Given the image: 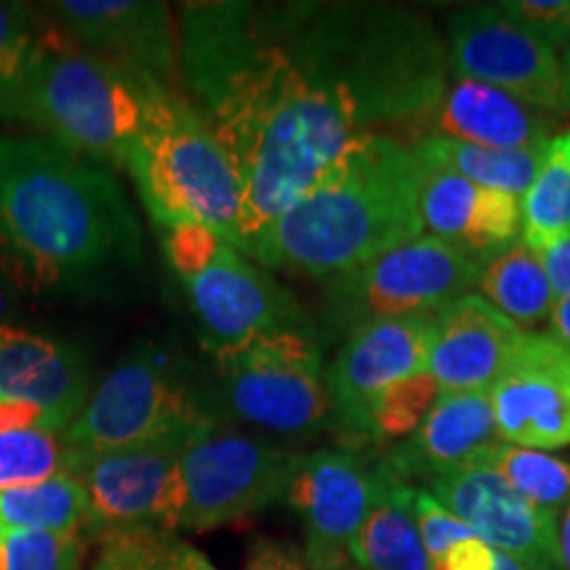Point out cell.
<instances>
[{
	"instance_id": "1",
	"label": "cell",
	"mask_w": 570,
	"mask_h": 570,
	"mask_svg": "<svg viewBox=\"0 0 570 570\" xmlns=\"http://www.w3.org/2000/svg\"><path fill=\"white\" fill-rule=\"evenodd\" d=\"M177 30L183 92L238 175L246 254L356 132L336 98L298 59L285 3H183Z\"/></svg>"
},
{
	"instance_id": "2",
	"label": "cell",
	"mask_w": 570,
	"mask_h": 570,
	"mask_svg": "<svg viewBox=\"0 0 570 570\" xmlns=\"http://www.w3.org/2000/svg\"><path fill=\"white\" fill-rule=\"evenodd\" d=\"M142 265V227L111 169L0 135V273L19 294L96 302L125 294Z\"/></svg>"
},
{
	"instance_id": "3",
	"label": "cell",
	"mask_w": 570,
	"mask_h": 570,
	"mask_svg": "<svg viewBox=\"0 0 570 570\" xmlns=\"http://www.w3.org/2000/svg\"><path fill=\"white\" fill-rule=\"evenodd\" d=\"M420 235L415 156L386 132H356L246 256L265 269L327 281Z\"/></svg>"
},
{
	"instance_id": "4",
	"label": "cell",
	"mask_w": 570,
	"mask_h": 570,
	"mask_svg": "<svg viewBox=\"0 0 570 570\" xmlns=\"http://www.w3.org/2000/svg\"><path fill=\"white\" fill-rule=\"evenodd\" d=\"M285 13L298 59L354 132L415 122L444 96L446 42L410 6L288 0Z\"/></svg>"
},
{
	"instance_id": "5",
	"label": "cell",
	"mask_w": 570,
	"mask_h": 570,
	"mask_svg": "<svg viewBox=\"0 0 570 570\" xmlns=\"http://www.w3.org/2000/svg\"><path fill=\"white\" fill-rule=\"evenodd\" d=\"M154 230L202 225L240 248V194L230 156L183 90L148 77L140 127L127 151Z\"/></svg>"
},
{
	"instance_id": "6",
	"label": "cell",
	"mask_w": 570,
	"mask_h": 570,
	"mask_svg": "<svg viewBox=\"0 0 570 570\" xmlns=\"http://www.w3.org/2000/svg\"><path fill=\"white\" fill-rule=\"evenodd\" d=\"M148 77L85 51L51 19L35 48L21 122L106 169H125L140 127Z\"/></svg>"
},
{
	"instance_id": "7",
	"label": "cell",
	"mask_w": 570,
	"mask_h": 570,
	"mask_svg": "<svg viewBox=\"0 0 570 570\" xmlns=\"http://www.w3.org/2000/svg\"><path fill=\"white\" fill-rule=\"evenodd\" d=\"M169 269L183 285L204 348L223 352L277 331L315 327L302 304L238 246L202 225L156 230Z\"/></svg>"
},
{
	"instance_id": "8",
	"label": "cell",
	"mask_w": 570,
	"mask_h": 570,
	"mask_svg": "<svg viewBox=\"0 0 570 570\" xmlns=\"http://www.w3.org/2000/svg\"><path fill=\"white\" fill-rule=\"evenodd\" d=\"M481 262L433 235L402 244L365 265L325 281L320 333L325 344L344 341L383 320L436 315L481 281Z\"/></svg>"
},
{
	"instance_id": "9",
	"label": "cell",
	"mask_w": 570,
	"mask_h": 570,
	"mask_svg": "<svg viewBox=\"0 0 570 570\" xmlns=\"http://www.w3.org/2000/svg\"><path fill=\"white\" fill-rule=\"evenodd\" d=\"M217 420L175 356L154 341H142L90 391L82 412L63 431V441L71 458H90L194 433Z\"/></svg>"
},
{
	"instance_id": "10",
	"label": "cell",
	"mask_w": 570,
	"mask_h": 570,
	"mask_svg": "<svg viewBox=\"0 0 570 570\" xmlns=\"http://www.w3.org/2000/svg\"><path fill=\"white\" fill-rule=\"evenodd\" d=\"M212 356L235 417L288 439L331 431L327 365L317 327L267 333Z\"/></svg>"
},
{
	"instance_id": "11",
	"label": "cell",
	"mask_w": 570,
	"mask_h": 570,
	"mask_svg": "<svg viewBox=\"0 0 570 570\" xmlns=\"http://www.w3.org/2000/svg\"><path fill=\"white\" fill-rule=\"evenodd\" d=\"M294 452L217 423L202 428L183 449L185 508L180 529L214 531L244 523L283 502Z\"/></svg>"
},
{
	"instance_id": "12",
	"label": "cell",
	"mask_w": 570,
	"mask_h": 570,
	"mask_svg": "<svg viewBox=\"0 0 570 570\" xmlns=\"http://www.w3.org/2000/svg\"><path fill=\"white\" fill-rule=\"evenodd\" d=\"M449 69L510 92L544 114H568L570 90L552 46L518 24L499 3L465 6L446 19Z\"/></svg>"
},
{
	"instance_id": "13",
	"label": "cell",
	"mask_w": 570,
	"mask_h": 570,
	"mask_svg": "<svg viewBox=\"0 0 570 570\" xmlns=\"http://www.w3.org/2000/svg\"><path fill=\"white\" fill-rule=\"evenodd\" d=\"M194 433H177L90 458H71L69 475L88 497L96 533L109 529H180L185 508L180 460Z\"/></svg>"
},
{
	"instance_id": "14",
	"label": "cell",
	"mask_w": 570,
	"mask_h": 570,
	"mask_svg": "<svg viewBox=\"0 0 570 570\" xmlns=\"http://www.w3.org/2000/svg\"><path fill=\"white\" fill-rule=\"evenodd\" d=\"M381 483V460L352 449L294 452L283 502L296 512L304 531L309 570H352L348 544L365 523Z\"/></svg>"
},
{
	"instance_id": "15",
	"label": "cell",
	"mask_w": 570,
	"mask_h": 570,
	"mask_svg": "<svg viewBox=\"0 0 570 570\" xmlns=\"http://www.w3.org/2000/svg\"><path fill=\"white\" fill-rule=\"evenodd\" d=\"M433 344V315L383 320L360 327L341 344L325 367L331 431L346 449L367 446V415L383 391L428 370Z\"/></svg>"
},
{
	"instance_id": "16",
	"label": "cell",
	"mask_w": 570,
	"mask_h": 570,
	"mask_svg": "<svg viewBox=\"0 0 570 570\" xmlns=\"http://www.w3.org/2000/svg\"><path fill=\"white\" fill-rule=\"evenodd\" d=\"M85 51L104 56L167 88L180 82L177 11L161 0H53L40 6Z\"/></svg>"
},
{
	"instance_id": "17",
	"label": "cell",
	"mask_w": 570,
	"mask_h": 570,
	"mask_svg": "<svg viewBox=\"0 0 570 570\" xmlns=\"http://www.w3.org/2000/svg\"><path fill=\"white\" fill-rule=\"evenodd\" d=\"M489 396L504 444L570 446V352L552 333L523 331Z\"/></svg>"
},
{
	"instance_id": "18",
	"label": "cell",
	"mask_w": 570,
	"mask_h": 570,
	"mask_svg": "<svg viewBox=\"0 0 570 570\" xmlns=\"http://www.w3.org/2000/svg\"><path fill=\"white\" fill-rule=\"evenodd\" d=\"M428 491L491 550L518 560L525 570H562L558 515L520 497L494 470L487 465L446 470L428 481Z\"/></svg>"
},
{
	"instance_id": "19",
	"label": "cell",
	"mask_w": 570,
	"mask_h": 570,
	"mask_svg": "<svg viewBox=\"0 0 570 570\" xmlns=\"http://www.w3.org/2000/svg\"><path fill=\"white\" fill-rule=\"evenodd\" d=\"M90 391V362L80 348L19 325L0 327V402L40 410L56 431H67Z\"/></svg>"
},
{
	"instance_id": "20",
	"label": "cell",
	"mask_w": 570,
	"mask_h": 570,
	"mask_svg": "<svg viewBox=\"0 0 570 570\" xmlns=\"http://www.w3.org/2000/svg\"><path fill=\"white\" fill-rule=\"evenodd\" d=\"M520 336L523 327L497 312L487 298L465 294L433 315L428 373L436 377L441 394L489 391Z\"/></svg>"
},
{
	"instance_id": "21",
	"label": "cell",
	"mask_w": 570,
	"mask_h": 570,
	"mask_svg": "<svg viewBox=\"0 0 570 570\" xmlns=\"http://www.w3.org/2000/svg\"><path fill=\"white\" fill-rule=\"evenodd\" d=\"M420 217L433 238L487 265L523 238L520 198L420 167Z\"/></svg>"
},
{
	"instance_id": "22",
	"label": "cell",
	"mask_w": 570,
	"mask_h": 570,
	"mask_svg": "<svg viewBox=\"0 0 570 570\" xmlns=\"http://www.w3.org/2000/svg\"><path fill=\"white\" fill-rule=\"evenodd\" d=\"M554 117L510 92L475 80H454L431 111L415 119V140L441 138L487 148H533L554 135Z\"/></svg>"
},
{
	"instance_id": "23",
	"label": "cell",
	"mask_w": 570,
	"mask_h": 570,
	"mask_svg": "<svg viewBox=\"0 0 570 570\" xmlns=\"http://www.w3.org/2000/svg\"><path fill=\"white\" fill-rule=\"evenodd\" d=\"M489 391L441 394L417 431L386 454L399 479H428L479 462L499 444Z\"/></svg>"
},
{
	"instance_id": "24",
	"label": "cell",
	"mask_w": 570,
	"mask_h": 570,
	"mask_svg": "<svg viewBox=\"0 0 570 570\" xmlns=\"http://www.w3.org/2000/svg\"><path fill=\"white\" fill-rule=\"evenodd\" d=\"M415 487L399 479L381 460L373 508L348 544V560L356 570H431L412 508Z\"/></svg>"
},
{
	"instance_id": "25",
	"label": "cell",
	"mask_w": 570,
	"mask_h": 570,
	"mask_svg": "<svg viewBox=\"0 0 570 570\" xmlns=\"http://www.w3.org/2000/svg\"><path fill=\"white\" fill-rule=\"evenodd\" d=\"M547 142L533 148H487L458 140L423 138L412 142L410 151L423 169L458 175L462 180L483 185V188L504 190V194L523 198L539 173Z\"/></svg>"
},
{
	"instance_id": "26",
	"label": "cell",
	"mask_w": 570,
	"mask_h": 570,
	"mask_svg": "<svg viewBox=\"0 0 570 570\" xmlns=\"http://www.w3.org/2000/svg\"><path fill=\"white\" fill-rule=\"evenodd\" d=\"M69 462L63 431L40 410L0 402V491L69 473Z\"/></svg>"
},
{
	"instance_id": "27",
	"label": "cell",
	"mask_w": 570,
	"mask_h": 570,
	"mask_svg": "<svg viewBox=\"0 0 570 570\" xmlns=\"http://www.w3.org/2000/svg\"><path fill=\"white\" fill-rule=\"evenodd\" d=\"M475 288L481 298H487L518 327H531L550 320L552 306L558 302L539 254L523 244V238L483 265Z\"/></svg>"
},
{
	"instance_id": "28",
	"label": "cell",
	"mask_w": 570,
	"mask_h": 570,
	"mask_svg": "<svg viewBox=\"0 0 570 570\" xmlns=\"http://www.w3.org/2000/svg\"><path fill=\"white\" fill-rule=\"evenodd\" d=\"M0 518L6 531H42L85 537L96 533L88 497L69 473L0 491Z\"/></svg>"
},
{
	"instance_id": "29",
	"label": "cell",
	"mask_w": 570,
	"mask_h": 570,
	"mask_svg": "<svg viewBox=\"0 0 570 570\" xmlns=\"http://www.w3.org/2000/svg\"><path fill=\"white\" fill-rule=\"evenodd\" d=\"M523 244L544 252L570 238V127L552 135L531 188L520 198Z\"/></svg>"
},
{
	"instance_id": "30",
	"label": "cell",
	"mask_w": 570,
	"mask_h": 570,
	"mask_svg": "<svg viewBox=\"0 0 570 570\" xmlns=\"http://www.w3.org/2000/svg\"><path fill=\"white\" fill-rule=\"evenodd\" d=\"M98 554L90 570H217L214 562L164 529H109L96 533Z\"/></svg>"
},
{
	"instance_id": "31",
	"label": "cell",
	"mask_w": 570,
	"mask_h": 570,
	"mask_svg": "<svg viewBox=\"0 0 570 570\" xmlns=\"http://www.w3.org/2000/svg\"><path fill=\"white\" fill-rule=\"evenodd\" d=\"M473 465H487L489 470L515 489L520 497L529 499L539 510L560 512L570 508V462L554 458L539 449H523L499 441Z\"/></svg>"
},
{
	"instance_id": "32",
	"label": "cell",
	"mask_w": 570,
	"mask_h": 570,
	"mask_svg": "<svg viewBox=\"0 0 570 570\" xmlns=\"http://www.w3.org/2000/svg\"><path fill=\"white\" fill-rule=\"evenodd\" d=\"M42 27V9L0 0V122H21L24 90Z\"/></svg>"
},
{
	"instance_id": "33",
	"label": "cell",
	"mask_w": 570,
	"mask_h": 570,
	"mask_svg": "<svg viewBox=\"0 0 570 570\" xmlns=\"http://www.w3.org/2000/svg\"><path fill=\"white\" fill-rule=\"evenodd\" d=\"M441 389L428 370L415 373L375 399L367 415V444H389L407 439L417 431L433 404L439 402Z\"/></svg>"
},
{
	"instance_id": "34",
	"label": "cell",
	"mask_w": 570,
	"mask_h": 570,
	"mask_svg": "<svg viewBox=\"0 0 570 570\" xmlns=\"http://www.w3.org/2000/svg\"><path fill=\"white\" fill-rule=\"evenodd\" d=\"M85 537L42 531H6L0 570H82Z\"/></svg>"
},
{
	"instance_id": "35",
	"label": "cell",
	"mask_w": 570,
	"mask_h": 570,
	"mask_svg": "<svg viewBox=\"0 0 570 570\" xmlns=\"http://www.w3.org/2000/svg\"><path fill=\"white\" fill-rule=\"evenodd\" d=\"M412 508H415V523H417L420 539H423L428 558H431V566L452 544H458L462 539L475 537V533L470 531L468 525L454 515V512H449L428 489H415Z\"/></svg>"
},
{
	"instance_id": "36",
	"label": "cell",
	"mask_w": 570,
	"mask_h": 570,
	"mask_svg": "<svg viewBox=\"0 0 570 570\" xmlns=\"http://www.w3.org/2000/svg\"><path fill=\"white\" fill-rule=\"evenodd\" d=\"M499 6L531 35L552 46L554 51L568 46L570 0H504Z\"/></svg>"
},
{
	"instance_id": "37",
	"label": "cell",
	"mask_w": 570,
	"mask_h": 570,
	"mask_svg": "<svg viewBox=\"0 0 570 570\" xmlns=\"http://www.w3.org/2000/svg\"><path fill=\"white\" fill-rule=\"evenodd\" d=\"M244 570H309L304 554L294 544H285L281 539L256 537L248 544Z\"/></svg>"
},
{
	"instance_id": "38",
	"label": "cell",
	"mask_w": 570,
	"mask_h": 570,
	"mask_svg": "<svg viewBox=\"0 0 570 570\" xmlns=\"http://www.w3.org/2000/svg\"><path fill=\"white\" fill-rule=\"evenodd\" d=\"M494 568H497V550H491L487 541L479 537L462 539L458 544H452L431 566V570H494Z\"/></svg>"
},
{
	"instance_id": "39",
	"label": "cell",
	"mask_w": 570,
	"mask_h": 570,
	"mask_svg": "<svg viewBox=\"0 0 570 570\" xmlns=\"http://www.w3.org/2000/svg\"><path fill=\"white\" fill-rule=\"evenodd\" d=\"M558 298H570V238L537 252Z\"/></svg>"
},
{
	"instance_id": "40",
	"label": "cell",
	"mask_w": 570,
	"mask_h": 570,
	"mask_svg": "<svg viewBox=\"0 0 570 570\" xmlns=\"http://www.w3.org/2000/svg\"><path fill=\"white\" fill-rule=\"evenodd\" d=\"M21 294L9 283V277L0 273V327L3 325H17L13 320L21 312Z\"/></svg>"
},
{
	"instance_id": "41",
	"label": "cell",
	"mask_w": 570,
	"mask_h": 570,
	"mask_svg": "<svg viewBox=\"0 0 570 570\" xmlns=\"http://www.w3.org/2000/svg\"><path fill=\"white\" fill-rule=\"evenodd\" d=\"M552 336L570 352V298H558L550 315Z\"/></svg>"
},
{
	"instance_id": "42",
	"label": "cell",
	"mask_w": 570,
	"mask_h": 570,
	"mask_svg": "<svg viewBox=\"0 0 570 570\" xmlns=\"http://www.w3.org/2000/svg\"><path fill=\"white\" fill-rule=\"evenodd\" d=\"M558 541H560L562 570H570V508L562 510L558 518Z\"/></svg>"
},
{
	"instance_id": "43",
	"label": "cell",
	"mask_w": 570,
	"mask_h": 570,
	"mask_svg": "<svg viewBox=\"0 0 570 570\" xmlns=\"http://www.w3.org/2000/svg\"><path fill=\"white\" fill-rule=\"evenodd\" d=\"M494 570H525L523 566H520L518 560H512V558H508V554H502V552H497V568Z\"/></svg>"
},
{
	"instance_id": "44",
	"label": "cell",
	"mask_w": 570,
	"mask_h": 570,
	"mask_svg": "<svg viewBox=\"0 0 570 570\" xmlns=\"http://www.w3.org/2000/svg\"><path fill=\"white\" fill-rule=\"evenodd\" d=\"M560 63H562V75H566V82H568V90H570V40H568V46L562 48Z\"/></svg>"
},
{
	"instance_id": "45",
	"label": "cell",
	"mask_w": 570,
	"mask_h": 570,
	"mask_svg": "<svg viewBox=\"0 0 570 570\" xmlns=\"http://www.w3.org/2000/svg\"><path fill=\"white\" fill-rule=\"evenodd\" d=\"M3 533H6V525H3V518H0V539H3Z\"/></svg>"
},
{
	"instance_id": "46",
	"label": "cell",
	"mask_w": 570,
	"mask_h": 570,
	"mask_svg": "<svg viewBox=\"0 0 570 570\" xmlns=\"http://www.w3.org/2000/svg\"><path fill=\"white\" fill-rule=\"evenodd\" d=\"M352 570H356V568H352Z\"/></svg>"
}]
</instances>
